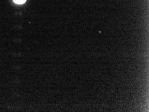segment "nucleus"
I'll return each mask as SVG.
<instances>
[{
    "instance_id": "nucleus-1",
    "label": "nucleus",
    "mask_w": 149,
    "mask_h": 112,
    "mask_svg": "<svg viewBox=\"0 0 149 112\" xmlns=\"http://www.w3.org/2000/svg\"><path fill=\"white\" fill-rule=\"evenodd\" d=\"M13 1L16 3L19 4H22L26 1V0H13Z\"/></svg>"
}]
</instances>
